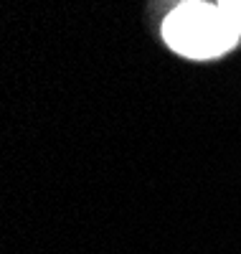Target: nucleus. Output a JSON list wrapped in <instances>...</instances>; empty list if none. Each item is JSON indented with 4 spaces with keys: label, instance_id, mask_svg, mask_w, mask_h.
I'll return each mask as SVG.
<instances>
[{
    "label": "nucleus",
    "instance_id": "f257e3e1",
    "mask_svg": "<svg viewBox=\"0 0 241 254\" xmlns=\"http://www.w3.org/2000/svg\"><path fill=\"white\" fill-rule=\"evenodd\" d=\"M241 33L224 18L218 5L203 0H185L163 20V41L185 59L208 61L229 54Z\"/></svg>",
    "mask_w": 241,
    "mask_h": 254
},
{
    "label": "nucleus",
    "instance_id": "f03ea898",
    "mask_svg": "<svg viewBox=\"0 0 241 254\" xmlns=\"http://www.w3.org/2000/svg\"><path fill=\"white\" fill-rule=\"evenodd\" d=\"M216 5L229 23L241 33V0H216Z\"/></svg>",
    "mask_w": 241,
    "mask_h": 254
}]
</instances>
